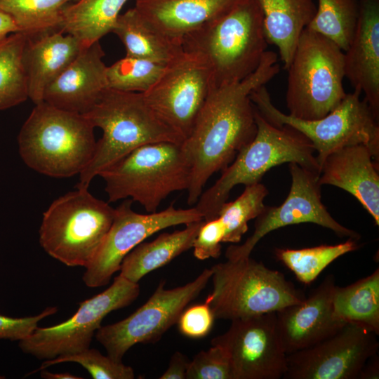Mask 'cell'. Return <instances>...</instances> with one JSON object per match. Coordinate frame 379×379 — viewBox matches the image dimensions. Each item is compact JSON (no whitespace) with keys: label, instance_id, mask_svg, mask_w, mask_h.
<instances>
[{"label":"cell","instance_id":"cell-1","mask_svg":"<svg viewBox=\"0 0 379 379\" xmlns=\"http://www.w3.org/2000/svg\"><path fill=\"white\" fill-rule=\"evenodd\" d=\"M277 54L267 51L258 68L245 79L214 87L182 148L191 166L187 204H196L208 179L223 171L254 138L257 125L250 95L279 72Z\"/></svg>","mask_w":379,"mask_h":379},{"label":"cell","instance_id":"cell-2","mask_svg":"<svg viewBox=\"0 0 379 379\" xmlns=\"http://www.w3.org/2000/svg\"><path fill=\"white\" fill-rule=\"evenodd\" d=\"M267 44L262 13L256 0H236L181 41L183 51L206 63L214 87L239 81L252 74Z\"/></svg>","mask_w":379,"mask_h":379},{"label":"cell","instance_id":"cell-3","mask_svg":"<svg viewBox=\"0 0 379 379\" xmlns=\"http://www.w3.org/2000/svg\"><path fill=\"white\" fill-rule=\"evenodd\" d=\"M102 131L94 155L79 174L77 188L88 189L100 171L137 147L152 142L182 143L184 138L150 106L142 93L107 88L85 114Z\"/></svg>","mask_w":379,"mask_h":379},{"label":"cell","instance_id":"cell-4","mask_svg":"<svg viewBox=\"0 0 379 379\" xmlns=\"http://www.w3.org/2000/svg\"><path fill=\"white\" fill-rule=\"evenodd\" d=\"M94 128L84 114L43 101L35 105L19 132V154L39 173L54 178L80 174L95 153Z\"/></svg>","mask_w":379,"mask_h":379},{"label":"cell","instance_id":"cell-5","mask_svg":"<svg viewBox=\"0 0 379 379\" xmlns=\"http://www.w3.org/2000/svg\"><path fill=\"white\" fill-rule=\"evenodd\" d=\"M255 117L257 131L254 138L239 152L196 203L194 207L204 220L218 217L221 206L235 186L260 182L270 169L278 165L295 163L320 175L314 148L305 136L288 126L271 124L255 107Z\"/></svg>","mask_w":379,"mask_h":379},{"label":"cell","instance_id":"cell-6","mask_svg":"<svg viewBox=\"0 0 379 379\" xmlns=\"http://www.w3.org/2000/svg\"><path fill=\"white\" fill-rule=\"evenodd\" d=\"M109 202L131 198L148 213L156 212L169 194L188 190L191 166L182 143H147L133 149L103 169Z\"/></svg>","mask_w":379,"mask_h":379},{"label":"cell","instance_id":"cell-7","mask_svg":"<svg viewBox=\"0 0 379 379\" xmlns=\"http://www.w3.org/2000/svg\"><path fill=\"white\" fill-rule=\"evenodd\" d=\"M213 290L205 302L215 319L230 321L277 312L305 295L284 274L250 256L211 267Z\"/></svg>","mask_w":379,"mask_h":379},{"label":"cell","instance_id":"cell-8","mask_svg":"<svg viewBox=\"0 0 379 379\" xmlns=\"http://www.w3.org/2000/svg\"><path fill=\"white\" fill-rule=\"evenodd\" d=\"M288 114L320 119L336 108L347 93L343 86L344 52L332 41L305 28L287 69Z\"/></svg>","mask_w":379,"mask_h":379},{"label":"cell","instance_id":"cell-9","mask_svg":"<svg viewBox=\"0 0 379 379\" xmlns=\"http://www.w3.org/2000/svg\"><path fill=\"white\" fill-rule=\"evenodd\" d=\"M115 208L77 188L55 201L44 213L39 243L52 258L69 267H86L108 232Z\"/></svg>","mask_w":379,"mask_h":379},{"label":"cell","instance_id":"cell-10","mask_svg":"<svg viewBox=\"0 0 379 379\" xmlns=\"http://www.w3.org/2000/svg\"><path fill=\"white\" fill-rule=\"evenodd\" d=\"M354 90L347 93L340 105L326 116L305 120L285 114L272 102L265 85L251 93V100L262 116L271 124L288 126L305 136L312 144L321 168L324 159L342 147L363 144L379 161V124L367 102Z\"/></svg>","mask_w":379,"mask_h":379},{"label":"cell","instance_id":"cell-11","mask_svg":"<svg viewBox=\"0 0 379 379\" xmlns=\"http://www.w3.org/2000/svg\"><path fill=\"white\" fill-rule=\"evenodd\" d=\"M212 270L204 269L193 281L181 286L165 289L161 281L148 300L126 319L100 326L96 340L112 359L122 361L133 345L154 343L177 321L186 307L205 288Z\"/></svg>","mask_w":379,"mask_h":379},{"label":"cell","instance_id":"cell-12","mask_svg":"<svg viewBox=\"0 0 379 379\" xmlns=\"http://www.w3.org/2000/svg\"><path fill=\"white\" fill-rule=\"evenodd\" d=\"M139 294L138 283L119 274L104 291L79 302L71 318L55 326H38L29 337L19 341V347L24 353L44 360L82 352L90 347L102 319L111 312L131 305Z\"/></svg>","mask_w":379,"mask_h":379},{"label":"cell","instance_id":"cell-13","mask_svg":"<svg viewBox=\"0 0 379 379\" xmlns=\"http://www.w3.org/2000/svg\"><path fill=\"white\" fill-rule=\"evenodd\" d=\"M132 203L126 200L115 208L108 232L85 267L82 279L88 287L107 285L119 271L124 258L149 236L172 226L204 220L195 207L175 208L171 204L163 211L142 214L132 209Z\"/></svg>","mask_w":379,"mask_h":379},{"label":"cell","instance_id":"cell-14","mask_svg":"<svg viewBox=\"0 0 379 379\" xmlns=\"http://www.w3.org/2000/svg\"><path fill=\"white\" fill-rule=\"evenodd\" d=\"M291 185L289 193L278 206H265L255 218L253 234L241 245H231L227 260L249 257L255 245L268 233L279 228L300 223H314L334 232L338 237L359 240L360 235L337 222L321 201L319 174L298 164H289Z\"/></svg>","mask_w":379,"mask_h":379},{"label":"cell","instance_id":"cell-15","mask_svg":"<svg viewBox=\"0 0 379 379\" xmlns=\"http://www.w3.org/2000/svg\"><path fill=\"white\" fill-rule=\"evenodd\" d=\"M211 345L226 354L233 379H279L287 370V354L280 338L276 312L231 321Z\"/></svg>","mask_w":379,"mask_h":379},{"label":"cell","instance_id":"cell-16","mask_svg":"<svg viewBox=\"0 0 379 379\" xmlns=\"http://www.w3.org/2000/svg\"><path fill=\"white\" fill-rule=\"evenodd\" d=\"M213 88L206 63L198 55L183 51L142 93L150 106L185 140Z\"/></svg>","mask_w":379,"mask_h":379},{"label":"cell","instance_id":"cell-17","mask_svg":"<svg viewBox=\"0 0 379 379\" xmlns=\"http://www.w3.org/2000/svg\"><path fill=\"white\" fill-rule=\"evenodd\" d=\"M377 335L346 323L312 346L287 354L284 379H356L366 361L378 354Z\"/></svg>","mask_w":379,"mask_h":379},{"label":"cell","instance_id":"cell-18","mask_svg":"<svg viewBox=\"0 0 379 379\" xmlns=\"http://www.w3.org/2000/svg\"><path fill=\"white\" fill-rule=\"evenodd\" d=\"M335 286L334 277L329 274L308 297L276 312L278 332L287 354L317 344L346 324L333 313Z\"/></svg>","mask_w":379,"mask_h":379},{"label":"cell","instance_id":"cell-19","mask_svg":"<svg viewBox=\"0 0 379 379\" xmlns=\"http://www.w3.org/2000/svg\"><path fill=\"white\" fill-rule=\"evenodd\" d=\"M104 55L100 41L84 48L46 88L44 101L65 111L87 113L109 88Z\"/></svg>","mask_w":379,"mask_h":379},{"label":"cell","instance_id":"cell-20","mask_svg":"<svg viewBox=\"0 0 379 379\" xmlns=\"http://www.w3.org/2000/svg\"><path fill=\"white\" fill-rule=\"evenodd\" d=\"M358 3L356 27L344 52L345 75L379 119V0Z\"/></svg>","mask_w":379,"mask_h":379},{"label":"cell","instance_id":"cell-21","mask_svg":"<svg viewBox=\"0 0 379 379\" xmlns=\"http://www.w3.org/2000/svg\"><path fill=\"white\" fill-rule=\"evenodd\" d=\"M319 182L339 187L354 197L379 225L378 163L363 144L338 149L324 159Z\"/></svg>","mask_w":379,"mask_h":379},{"label":"cell","instance_id":"cell-22","mask_svg":"<svg viewBox=\"0 0 379 379\" xmlns=\"http://www.w3.org/2000/svg\"><path fill=\"white\" fill-rule=\"evenodd\" d=\"M83 48L74 36L61 30L27 37L22 62L28 98L35 105L44 101L46 88Z\"/></svg>","mask_w":379,"mask_h":379},{"label":"cell","instance_id":"cell-23","mask_svg":"<svg viewBox=\"0 0 379 379\" xmlns=\"http://www.w3.org/2000/svg\"><path fill=\"white\" fill-rule=\"evenodd\" d=\"M236 0H135V8L153 27L180 43Z\"/></svg>","mask_w":379,"mask_h":379},{"label":"cell","instance_id":"cell-24","mask_svg":"<svg viewBox=\"0 0 379 379\" xmlns=\"http://www.w3.org/2000/svg\"><path fill=\"white\" fill-rule=\"evenodd\" d=\"M262 13L268 44L277 46L284 68H288L300 36L312 20V0H256Z\"/></svg>","mask_w":379,"mask_h":379},{"label":"cell","instance_id":"cell-25","mask_svg":"<svg viewBox=\"0 0 379 379\" xmlns=\"http://www.w3.org/2000/svg\"><path fill=\"white\" fill-rule=\"evenodd\" d=\"M203 220L186 224L181 230L162 233L151 241L141 242L124 258L119 275L138 283L148 273L167 265L192 248Z\"/></svg>","mask_w":379,"mask_h":379},{"label":"cell","instance_id":"cell-26","mask_svg":"<svg viewBox=\"0 0 379 379\" xmlns=\"http://www.w3.org/2000/svg\"><path fill=\"white\" fill-rule=\"evenodd\" d=\"M112 32L121 41L128 56L167 65L183 51L180 43L157 29L135 8L119 15Z\"/></svg>","mask_w":379,"mask_h":379},{"label":"cell","instance_id":"cell-27","mask_svg":"<svg viewBox=\"0 0 379 379\" xmlns=\"http://www.w3.org/2000/svg\"><path fill=\"white\" fill-rule=\"evenodd\" d=\"M127 1L77 0L64 8L60 30L88 47L112 32Z\"/></svg>","mask_w":379,"mask_h":379},{"label":"cell","instance_id":"cell-28","mask_svg":"<svg viewBox=\"0 0 379 379\" xmlns=\"http://www.w3.org/2000/svg\"><path fill=\"white\" fill-rule=\"evenodd\" d=\"M335 317L345 323L361 326L379 334V270L345 287L335 286L333 296Z\"/></svg>","mask_w":379,"mask_h":379},{"label":"cell","instance_id":"cell-29","mask_svg":"<svg viewBox=\"0 0 379 379\" xmlns=\"http://www.w3.org/2000/svg\"><path fill=\"white\" fill-rule=\"evenodd\" d=\"M27 36L13 33L0 39V110L18 105L28 98L22 62Z\"/></svg>","mask_w":379,"mask_h":379},{"label":"cell","instance_id":"cell-30","mask_svg":"<svg viewBox=\"0 0 379 379\" xmlns=\"http://www.w3.org/2000/svg\"><path fill=\"white\" fill-rule=\"evenodd\" d=\"M77 0H0V9L10 15L27 37L60 30L65 6Z\"/></svg>","mask_w":379,"mask_h":379},{"label":"cell","instance_id":"cell-31","mask_svg":"<svg viewBox=\"0 0 379 379\" xmlns=\"http://www.w3.org/2000/svg\"><path fill=\"white\" fill-rule=\"evenodd\" d=\"M357 241L348 238L335 245H320L300 249L276 248L275 255L305 284L312 283L339 257L359 248Z\"/></svg>","mask_w":379,"mask_h":379},{"label":"cell","instance_id":"cell-32","mask_svg":"<svg viewBox=\"0 0 379 379\" xmlns=\"http://www.w3.org/2000/svg\"><path fill=\"white\" fill-rule=\"evenodd\" d=\"M358 14V0H318L307 28L330 39L345 52L352 39Z\"/></svg>","mask_w":379,"mask_h":379},{"label":"cell","instance_id":"cell-33","mask_svg":"<svg viewBox=\"0 0 379 379\" xmlns=\"http://www.w3.org/2000/svg\"><path fill=\"white\" fill-rule=\"evenodd\" d=\"M266 187L260 182L245 186L244 192L234 201L220 207L218 217L225 229L223 243H239L248 231V222L255 219L264 210Z\"/></svg>","mask_w":379,"mask_h":379},{"label":"cell","instance_id":"cell-34","mask_svg":"<svg viewBox=\"0 0 379 379\" xmlns=\"http://www.w3.org/2000/svg\"><path fill=\"white\" fill-rule=\"evenodd\" d=\"M166 65L145 58L128 56L107 67L108 87L145 93L158 80Z\"/></svg>","mask_w":379,"mask_h":379},{"label":"cell","instance_id":"cell-35","mask_svg":"<svg viewBox=\"0 0 379 379\" xmlns=\"http://www.w3.org/2000/svg\"><path fill=\"white\" fill-rule=\"evenodd\" d=\"M64 362H75L86 368L94 379H133V369L122 361L112 359L108 355L104 356L98 350L88 348L82 352L65 356H60L53 359L45 360L37 371Z\"/></svg>","mask_w":379,"mask_h":379},{"label":"cell","instance_id":"cell-36","mask_svg":"<svg viewBox=\"0 0 379 379\" xmlns=\"http://www.w3.org/2000/svg\"><path fill=\"white\" fill-rule=\"evenodd\" d=\"M186 379H233L230 361L219 347L211 345L190 361Z\"/></svg>","mask_w":379,"mask_h":379},{"label":"cell","instance_id":"cell-37","mask_svg":"<svg viewBox=\"0 0 379 379\" xmlns=\"http://www.w3.org/2000/svg\"><path fill=\"white\" fill-rule=\"evenodd\" d=\"M215 317L210 305L204 302L185 309L177 324L180 333L185 337L199 339L211 331Z\"/></svg>","mask_w":379,"mask_h":379},{"label":"cell","instance_id":"cell-38","mask_svg":"<svg viewBox=\"0 0 379 379\" xmlns=\"http://www.w3.org/2000/svg\"><path fill=\"white\" fill-rule=\"evenodd\" d=\"M224 235V226L218 217L203 220L193 242L194 256L201 260L218 258Z\"/></svg>","mask_w":379,"mask_h":379},{"label":"cell","instance_id":"cell-39","mask_svg":"<svg viewBox=\"0 0 379 379\" xmlns=\"http://www.w3.org/2000/svg\"><path fill=\"white\" fill-rule=\"evenodd\" d=\"M58 312V307H48L37 315L14 318L0 314V339L20 341L29 337L43 319Z\"/></svg>","mask_w":379,"mask_h":379},{"label":"cell","instance_id":"cell-40","mask_svg":"<svg viewBox=\"0 0 379 379\" xmlns=\"http://www.w3.org/2000/svg\"><path fill=\"white\" fill-rule=\"evenodd\" d=\"M190 361L180 352H175L171 357L168 367L159 377L160 379H186Z\"/></svg>","mask_w":379,"mask_h":379},{"label":"cell","instance_id":"cell-41","mask_svg":"<svg viewBox=\"0 0 379 379\" xmlns=\"http://www.w3.org/2000/svg\"><path fill=\"white\" fill-rule=\"evenodd\" d=\"M15 32H19V29L14 20L0 9V39Z\"/></svg>","mask_w":379,"mask_h":379},{"label":"cell","instance_id":"cell-42","mask_svg":"<svg viewBox=\"0 0 379 379\" xmlns=\"http://www.w3.org/2000/svg\"><path fill=\"white\" fill-rule=\"evenodd\" d=\"M366 361L363 368H361L358 378L360 379H373L378 378V357L376 354L372 356Z\"/></svg>","mask_w":379,"mask_h":379},{"label":"cell","instance_id":"cell-43","mask_svg":"<svg viewBox=\"0 0 379 379\" xmlns=\"http://www.w3.org/2000/svg\"><path fill=\"white\" fill-rule=\"evenodd\" d=\"M40 375L42 378L45 379H82L81 377L72 375L69 373H51L45 369L40 371Z\"/></svg>","mask_w":379,"mask_h":379},{"label":"cell","instance_id":"cell-44","mask_svg":"<svg viewBox=\"0 0 379 379\" xmlns=\"http://www.w3.org/2000/svg\"><path fill=\"white\" fill-rule=\"evenodd\" d=\"M4 378H6L5 376L0 375V379H4Z\"/></svg>","mask_w":379,"mask_h":379}]
</instances>
